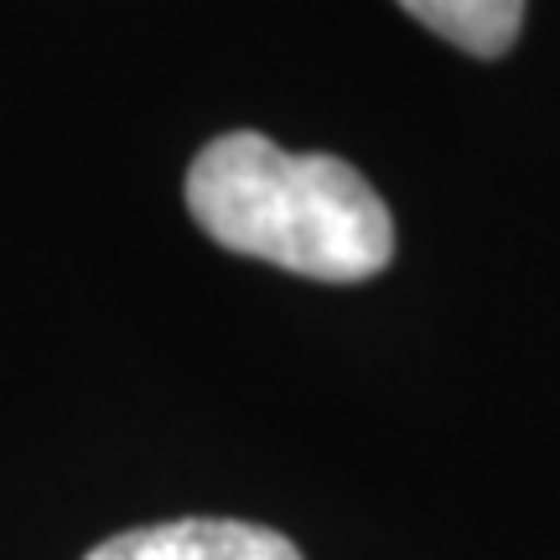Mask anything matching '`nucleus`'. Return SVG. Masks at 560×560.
Wrapping results in <instances>:
<instances>
[{
  "label": "nucleus",
  "mask_w": 560,
  "mask_h": 560,
  "mask_svg": "<svg viewBox=\"0 0 560 560\" xmlns=\"http://www.w3.org/2000/svg\"><path fill=\"white\" fill-rule=\"evenodd\" d=\"M83 560H301L285 535L244 520H172L100 540Z\"/></svg>",
  "instance_id": "f03ea898"
},
{
  "label": "nucleus",
  "mask_w": 560,
  "mask_h": 560,
  "mask_svg": "<svg viewBox=\"0 0 560 560\" xmlns=\"http://www.w3.org/2000/svg\"><path fill=\"white\" fill-rule=\"evenodd\" d=\"M400 5L472 58H503L524 26V0H400Z\"/></svg>",
  "instance_id": "7ed1b4c3"
},
{
  "label": "nucleus",
  "mask_w": 560,
  "mask_h": 560,
  "mask_svg": "<svg viewBox=\"0 0 560 560\" xmlns=\"http://www.w3.org/2000/svg\"><path fill=\"white\" fill-rule=\"evenodd\" d=\"M187 213L213 244L306 280L380 276L395 255L384 198L338 156H296L255 130L202 145L187 166Z\"/></svg>",
  "instance_id": "f257e3e1"
}]
</instances>
